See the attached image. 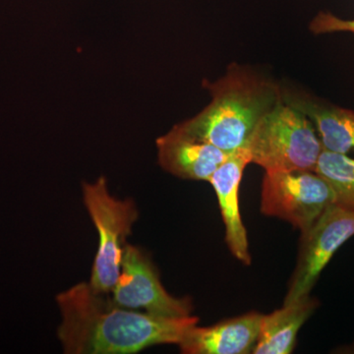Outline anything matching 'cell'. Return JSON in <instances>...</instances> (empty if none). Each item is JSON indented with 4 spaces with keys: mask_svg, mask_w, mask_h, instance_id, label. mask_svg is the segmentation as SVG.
Segmentation results:
<instances>
[{
    "mask_svg": "<svg viewBox=\"0 0 354 354\" xmlns=\"http://www.w3.org/2000/svg\"><path fill=\"white\" fill-rule=\"evenodd\" d=\"M57 302L58 339L68 354H132L158 344L178 346L199 323L196 316L167 318L123 308L88 283L59 293Z\"/></svg>",
    "mask_w": 354,
    "mask_h": 354,
    "instance_id": "1",
    "label": "cell"
},
{
    "mask_svg": "<svg viewBox=\"0 0 354 354\" xmlns=\"http://www.w3.org/2000/svg\"><path fill=\"white\" fill-rule=\"evenodd\" d=\"M204 86L211 102L174 129L227 155L247 149L261 120L283 102L278 84L239 65L230 66L216 82L205 81Z\"/></svg>",
    "mask_w": 354,
    "mask_h": 354,
    "instance_id": "2",
    "label": "cell"
},
{
    "mask_svg": "<svg viewBox=\"0 0 354 354\" xmlns=\"http://www.w3.org/2000/svg\"><path fill=\"white\" fill-rule=\"evenodd\" d=\"M247 150L265 171H315L323 146L312 121L283 102L261 120Z\"/></svg>",
    "mask_w": 354,
    "mask_h": 354,
    "instance_id": "3",
    "label": "cell"
},
{
    "mask_svg": "<svg viewBox=\"0 0 354 354\" xmlns=\"http://www.w3.org/2000/svg\"><path fill=\"white\" fill-rule=\"evenodd\" d=\"M83 201L99 234V246L88 281L97 292L111 295L121 272L127 237L138 220L139 212L131 199L111 195L104 176L94 183H84Z\"/></svg>",
    "mask_w": 354,
    "mask_h": 354,
    "instance_id": "4",
    "label": "cell"
},
{
    "mask_svg": "<svg viewBox=\"0 0 354 354\" xmlns=\"http://www.w3.org/2000/svg\"><path fill=\"white\" fill-rule=\"evenodd\" d=\"M335 204L329 183L315 171H266L261 212L308 230Z\"/></svg>",
    "mask_w": 354,
    "mask_h": 354,
    "instance_id": "5",
    "label": "cell"
},
{
    "mask_svg": "<svg viewBox=\"0 0 354 354\" xmlns=\"http://www.w3.org/2000/svg\"><path fill=\"white\" fill-rule=\"evenodd\" d=\"M354 235V211L332 205L301 234L299 254L283 304L309 297L335 253Z\"/></svg>",
    "mask_w": 354,
    "mask_h": 354,
    "instance_id": "6",
    "label": "cell"
},
{
    "mask_svg": "<svg viewBox=\"0 0 354 354\" xmlns=\"http://www.w3.org/2000/svg\"><path fill=\"white\" fill-rule=\"evenodd\" d=\"M109 295L114 304L123 308L144 310L167 318L190 316L193 310L189 297L176 298L165 290L157 268L145 251L128 243L120 278Z\"/></svg>",
    "mask_w": 354,
    "mask_h": 354,
    "instance_id": "7",
    "label": "cell"
},
{
    "mask_svg": "<svg viewBox=\"0 0 354 354\" xmlns=\"http://www.w3.org/2000/svg\"><path fill=\"white\" fill-rule=\"evenodd\" d=\"M248 164H250L248 150L237 151L230 155L209 180L218 197L228 249L237 260L247 266L251 264L252 258L249 253L246 228L239 209V188Z\"/></svg>",
    "mask_w": 354,
    "mask_h": 354,
    "instance_id": "8",
    "label": "cell"
},
{
    "mask_svg": "<svg viewBox=\"0 0 354 354\" xmlns=\"http://www.w3.org/2000/svg\"><path fill=\"white\" fill-rule=\"evenodd\" d=\"M262 314L249 312L209 327L191 328L178 344L185 354L252 353L259 337Z\"/></svg>",
    "mask_w": 354,
    "mask_h": 354,
    "instance_id": "9",
    "label": "cell"
},
{
    "mask_svg": "<svg viewBox=\"0 0 354 354\" xmlns=\"http://www.w3.org/2000/svg\"><path fill=\"white\" fill-rule=\"evenodd\" d=\"M158 164L172 176L190 180L209 181L230 157L205 142L184 136L172 128L157 140Z\"/></svg>",
    "mask_w": 354,
    "mask_h": 354,
    "instance_id": "10",
    "label": "cell"
},
{
    "mask_svg": "<svg viewBox=\"0 0 354 354\" xmlns=\"http://www.w3.org/2000/svg\"><path fill=\"white\" fill-rule=\"evenodd\" d=\"M283 101L301 111L313 123L323 150L348 155L354 150V111L314 95L281 87Z\"/></svg>",
    "mask_w": 354,
    "mask_h": 354,
    "instance_id": "11",
    "label": "cell"
},
{
    "mask_svg": "<svg viewBox=\"0 0 354 354\" xmlns=\"http://www.w3.org/2000/svg\"><path fill=\"white\" fill-rule=\"evenodd\" d=\"M319 302L315 298L283 304L281 309L263 315L259 337L253 354H288L295 349L298 332L314 313Z\"/></svg>",
    "mask_w": 354,
    "mask_h": 354,
    "instance_id": "12",
    "label": "cell"
},
{
    "mask_svg": "<svg viewBox=\"0 0 354 354\" xmlns=\"http://www.w3.org/2000/svg\"><path fill=\"white\" fill-rule=\"evenodd\" d=\"M315 171L329 183L335 204L354 211V158L323 150Z\"/></svg>",
    "mask_w": 354,
    "mask_h": 354,
    "instance_id": "13",
    "label": "cell"
},
{
    "mask_svg": "<svg viewBox=\"0 0 354 354\" xmlns=\"http://www.w3.org/2000/svg\"><path fill=\"white\" fill-rule=\"evenodd\" d=\"M310 30L315 35L348 32L354 35V20H344L334 14L320 12L312 20Z\"/></svg>",
    "mask_w": 354,
    "mask_h": 354,
    "instance_id": "14",
    "label": "cell"
},
{
    "mask_svg": "<svg viewBox=\"0 0 354 354\" xmlns=\"http://www.w3.org/2000/svg\"><path fill=\"white\" fill-rule=\"evenodd\" d=\"M344 353H354V344L353 346H348V348H346V351H344Z\"/></svg>",
    "mask_w": 354,
    "mask_h": 354,
    "instance_id": "15",
    "label": "cell"
}]
</instances>
